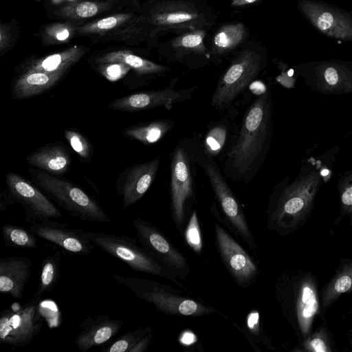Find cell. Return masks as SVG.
<instances>
[{
  "mask_svg": "<svg viewBox=\"0 0 352 352\" xmlns=\"http://www.w3.org/2000/svg\"><path fill=\"white\" fill-rule=\"evenodd\" d=\"M82 47L74 46L62 52L30 61L23 72H41L45 73H66L83 56Z\"/></svg>",
  "mask_w": 352,
  "mask_h": 352,
  "instance_id": "obj_27",
  "label": "cell"
},
{
  "mask_svg": "<svg viewBox=\"0 0 352 352\" xmlns=\"http://www.w3.org/2000/svg\"><path fill=\"white\" fill-rule=\"evenodd\" d=\"M337 190L339 196L340 213L335 219L339 223L344 217H352V168L345 170L338 177Z\"/></svg>",
  "mask_w": 352,
  "mask_h": 352,
  "instance_id": "obj_33",
  "label": "cell"
},
{
  "mask_svg": "<svg viewBox=\"0 0 352 352\" xmlns=\"http://www.w3.org/2000/svg\"><path fill=\"white\" fill-rule=\"evenodd\" d=\"M263 53L247 48L241 50L230 62L220 76L210 101L219 112L235 111L236 102L252 85L265 68Z\"/></svg>",
  "mask_w": 352,
  "mask_h": 352,
  "instance_id": "obj_3",
  "label": "cell"
},
{
  "mask_svg": "<svg viewBox=\"0 0 352 352\" xmlns=\"http://www.w3.org/2000/svg\"><path fill=\"white\" fill-rule=\"evenodd\" d=\"M349 223H350L351 228L352 229V217L349 218Z\"/></svg>",
  "mask_w": 352,
  "mask_h": 352,
  "instance_id": "obj_44",
  "label": "cell"
},
{
  "mask_svg": "<svg viewBox=\"0 0 352 352\" xmlns=\"http://www.w3.org/2000/svg\"><path fill=\"white\" fill-rule=\"evenodd\" d=\"M129 17L130 15L125 14L108 16L84 26L81 28V31L85 33H102L116 28Z\"/></svg>",
  "mask_w": 352,
  "mask_h": 352,
  "instance_id": "obj_37",
  "label": "cell"
},
{
  "mask_svg": "<svg viewBox=\"0 0 352 352\" xmlns=\"http://www.w3.org/2000/svg\"><path fill=\"white\" fill-rule=\"evenodd\" d=\"M29 172L46 195L72 216L81 221L100 223L111 221L94 198L70 181L33 168Z\"/></svg>",
  "mask_w": 352,
  "mask_h": 352,
  "instance_id": "obj_6",
  "label": "cell"
},
{
  "mask_svg": "<svg viewBox=\"0 0 352 352\" xmlns=\"http://www.w3.org/2000/svg\"><path fill=\"white\" fill-rule=\"evenodd\" d=\"M65 73L29 72L21 73L11 85L10 94L16 100L35 97L54 87Z\"/></svg>",
  "mask_w": 352,
  "mask_h": 352,
  "instance_id": "obj_24",
  "label": "cell"
},
{
  "mask_svg": "<svg viewBox=\"0 0 352 352\" xmlns=\"http://www.w3.org/2000/svg\"><path fill=\"white\" fill-rule=\"evenodd\" d=\"M29 229L37 237L56 245L64 254L87 256L94 250L84 230L69 228L65 223L46 219L32 223Z\"/></svg>",
  "mask_w": 352,
  "mask_h": 352,
  "instance_id": "obj_16",
  "label": "cell"
},
{
  "mask_svg": "<svg viewBox=\"0 0 352 352\" xmlns=\"http://www.w3.org/2000/svg\"><path fill=\"white\" fill-rule=\"evenodd\" d=\"M151 331V327H147L126 332L105 347H102L101 351L104 352H129L142 337Z\"/></svg>",
  "mask_w": 352,
  "mask_h": 352,
  "instance_id": "obj_34",
  "label": "cell"
},
{
  "mask_svg": "<svg viewBox=\"0 0 352 352\" xmlns=\"http://www.w3.org/2000/svg\"><path fill=\"white\" fill-rule=\"evenodd\" d=\"M33 261L25 256H7L0 259V292L16 298L23 296Z\"/></svg>",
  "mask_w": 352,
  "mask_h": 352,
  "instance_id": "obj_22",
  "label": "cell"
},
{
  "mask_svg": "<svg viewBox=\"0 0 352 352\" xmlns=\"http://www.w3.org/2000/svg\"><path fill=\"white\" fill-rule=\"evenodd\" d=\"M64 134L67 141L79 157L84 160H89L92 153V146L86 137L74 129H66Z\"/></svg>",
  "mask_w": 352,
  "mask_h": 352,
  "instance_id": "obj_36",
  "label": "cell"
},
{
  "mask_svg": "<svg viewBox=\"0 0 352 352\" xmlns=\"http://www.w3.org/2000/svg\"><path fill=\"white\" fill-rule=\"evenodd\" d=\"M75 14L80 18H89L95 16L99 11L98 6L91 1L78 3L75 8Z\"/></svg>",
  "mask_w": 352,
  "mask_h": 352,
  "instance_id": "obj_40",
  "label": "cell"
},
{
  "mask_svg": "<svg viewBox=\"0 0 352 352\" xmlns=\"http://www.w3.org/2000/svg\"><path fill=\"white\" fill-rule=\"evenodd\" d=\"M117 283L137 297L155 305L160 311L172 316H199L216 311L194 300L179 295L169 286L143 278L112 274Z\"/></svg>",
  "mask_w": 352,
  "mask_h": 352,
  "instance_id": "obj_7",
  "label": "cell"
},
{
  "mask_svg": "<svg viewBox=\"0 0 352 352\" xmlns=\"http://www.w3.org/2000/svg\"><path fill=\"white\" fill-rule=\"evenodd\" d=\"M177 80L159 90L135 93L113 100L108 109L115 111L137 112L157 107L170 111L177 103L190 100L198 89L192 86L186 89H175Z\"/></svg>",
  "mask_w": 352,
  "mask_h": 352,
  "instance_id": "obj_15",
  "label": "cell"
},
{
  "mask_svg": "<svg viewBox=\"0 0 352 352\" xmlns=\"http://www.w3.org/2000/svg\"><path fill=\"white\" fill-rule=\"evenodd\" d=\"M308 88L322 95L352 93V63L340 60L304 63L297 67Z\"/></svg>",
  "mask_w": 352,
  "mask_h": 352,
  "instance_id": "obj_12",
  "label": "cell"
},
{
  "mask_svg": "<svg viewBox=\"0 0 352 352\" xmlns=\"http://www.w3.org/2000/svg\"><path fill=\"white\" fill-rule=\"evenodd\" d=\"M284 302L287 317L302 344L313 331L316 318L323 314L316 276L309 271L298 270L287 284Z\"/></svg>",
  "mask_w": 352,
  "mask_h": 352,
  "instance_id": "obj_4",
  "label": "cell"
},
{
  "mask_svg": "<svg viewBox=\"0 0 352 352\" xmlns=\"http://www.w3.org/2000/svg\"><path fill=\"white\" fill-rule=\"evenodd\" d=\"M246 36V27L241 22H232L222 25L213 38V54L216 56L227 54L241 43Z\"/></svg>",
  "mask_w": 352,
  "mask_h": 352,
  "instance_id": "obj_30",
  "label": "cell"
},
{
  "mask_svg": "<svg viewBox=\"0 0 352 352\" xmlns=\"http://www.w3.org/2000/svg\"><path fill=\"white\" fill-rule=\"evenodd\" d=\"M98 64L122 63L131 67L135 73L146 80L155 79L170 72V68L143 58L126 50L107 53L96 60Z\"/></svg>",
  "mask_w": 352,
  "mask_h": 352,
  "instance_id": "obj_25",
  "label": "cell"
},
{
  "mask_svg": "<svg viewBox=\"0 0 352 352\" xmlns=\"http://www.w3.org/2000/svg\"><path fill=\"white\" fill-rule=\"evenodd\" d=\"M216 243L230 274L239 285L245 286L255 278L257 268L243 248L219 224L214 226Z\"/></svg>",
  "mask_w": 352,
  "mask_h": 352,
  "instance_id": "obj_19",
  "label": "cell"
},
{
  "mask_svg": "<svg viewBox=\"0 0 352 352\" xmlns=\"http://www.w3.org/2000/svg\"><path fill=\"white\" fill-rule=\"evenodd\" d=\"M124 325L121 320L111 319L108 315L87 317L80 324L75 344L81 352L104 344L113 338Z\"/></svg>",
  "mask_w": 352,
  "mask_h": 352,
  "instance_id": "obj_21",
  "label": "cell"
},
{
  "mask_svg": "<svg viewBox=\"0 0 352 352\" xmlns=\"http://www.w3.org/2000/svg\"><path fill=\"white\" fill-rule=\"evenodd\" d=\"M260 0H231V6L234 7L244 6Z\"/></svg>",
  "mask_w": 352,
  "mask_h": 352,
  "instance_id": "obj_43",
  "label": "cell"
},
{
  "mask_svg": "<svg viewBox=\"0 0 352 352\" xmlns=\"http://www.w3.org/2000/svg\"><path fill=\"white\" fill-rule=\"evenodd\" d=\"M206 30H195L185 32L174 38L171 41L173 56L177 61L183 59L186 55H197L208 57V49L204 39Z\"/></svg>",
  "mask_w": 352,
  "mask_h": 352,
  "instance_id": "obj_29",
  "label": "cell"
},
{
  "mask_svg": "<svg viewBox=\"0 0 352 352\" xmlns=\"http://www.w3.org/2000/svg\"><path fill=\"white\" fill-rule=\"evenodd\" d=\"M61 253L57 250L43 259L38 289L33 297L41 298L43 294H50L57 285L60 277Z\"/></svg>",
  "mask_w": 352,
  "mask_h": 352,
  "instance_id": "obj_31",
  "label": "cell"
},
{
  "mask_svg": "<svg viewBox=\"0 0 352 352\" xmlns=\"http://www.w3.org/2000/svg\"><path fill=\"white\" fill-rule=\"evenodd\" d=\"M6 182L7 191L4 199L1 198V212L5 211L8 206L18 203L24 210L26 222H41L62 217L60 211L48 197L25 177L8 173Z\"/></svg>",
  "mask_w": 352,
  "mask_h": 352,
  "instance_id": "obj_11",
  "label": "cell"
},
{
  "mask_svg": "<svg viewBox=\"0 0 352 352\" xmlns=\"http://www.w3.org/2000/svg\"><path fill=\"white\" fill-rule=\"evenodd\" d=\"M331 336L325 325L313 331L310 336L301 344L305 351L331 352L333 344Z\"/></svg>",
  "mask_w": 352,
  "mask_h": 352,
  "instance_id": "obj_35",
  "label": "cell"
},
{
  "mask_svg": "<svg viewBox=\"0 0 352 352\" xmlns=\"http://www.w3.org/2000/svg\"><path fill=\"white\" fill-rule=\"evenodd\" d=\"M173 119H159L138 123L124 129L122 133L129 138L148 145L162 140L174 126Z\"/></svg>",
  "mask_w": 352,
  "mask_h": 352,
  "instance_id": "obj_28",
  "label": "cell"
},
{
  "mask_svg": "<svg viewBox=\"0 0 352 352\" xmlns=\"http://www.w3.org/2000/svg\"><path fill=\"white\" fill-rule=\"evenodd\" d=\"M324 179L320 166L308 161L302 164L292 181L287 176L277 184L268 202L269 228L283 236L302 228L311 215Z\"/></svg>",
  "mask_w": 352,
  "mask_h": 352,
  "instance_id": "obj_2",
  "label": "cell"
},
{
  "mask_svg": "<svg viewBox=\"0 0 352 352\" xmlns=\"http://www.w3.org/2000/svg\"><path fill=\"white\" fill-rule=\"evenodd\" d=\"M272 86L265 85L244 111L221 162L224 176L235 182L254 180L269 153L273 135Z\"/></svg>",
  "mask_w": 352,
  "mask_h": 352,
  "instance_id": "obj_1",
  "label": "cell"
},
{
  "mask_svg": "<svg viewBox=\"0 0 352 352\" xmlns=\"http://www.w3.org/2000/svg\"><path fill=\"white\" fill-rule=\"evenodd\" d=\"M217 18V12L205 0H157L146 21L160 30L187 32L208 30Z\"/></svg>",
  "mask_w": 352,
  "mask_h": 352,
  "instance_id": "obj_5",
  "label": "cell"
},
{
  "mask_svg": "<svg viewBox=\"0 0 352 352\" xmlns=\"http://www.w3.org/2000/svg\"><path fill=\"white\" fill-rule=\"evenodd\" d=\"M140 245L160 265L174 276L184 278L189 266L185 257L155 226L136 217L132 219Z\"/></svg>",
  "mask_w": 352,
  "mask_h": 352,
  "instance_id": "obj_14",
  "label": "cell"
},
{
  "mask_svg": "<svg viewBox=\"0 0 352 352\" xmlns=\"http://www.w3.org/2000/svg\"><path fill=\"white\" fill-rule=\"evenodd\" d=\"M2 236L5 245L8 248L32 249L37 246L36 236L29 228L5 224L2 227Z\"/></svg>",
  "mask_w": 352,
  "mask_h": 352,
  "instance_id": "obj_32",
  "label": "cell"
},
{
  "mask_svg": "<svg viewBox=\"0 0 352 352\" xmlns=\"http://www.w3.org/2000/svg\"><path fill=\"white\" fill-rule=\"evenodd\" d=\"M39 297L16 309H6L0 315V342L15 347L28 344L40 332L43 321Z\"/></svg>",
  "mask_w": 352,
  "mask_h": 352,
  "instance_id": "obj_13",
  "label": "cell"
},
{
  "mask_svg": "<svg viewBox=\"0 0 352 352\" xmlns=\"http://www.w3.org/2000/svg\"><path fill=\"white\" fill-rule=\"evenodd\" d=\"M26 162L33 167L56 175L65 174L72 165L67 148L58 141L38 148L27 156Z\"/></svg>",
  "mask_w": 352,
  "mask_h": 352,
  "instance_id": "obj_23",
  "label": "cell"
},
{
  "mask_svg": "<svg viewBox=\"0 0 352 352\" xmlns=\"http://www.w3.org/2000/svg\"><path fill=\"white\" fill-rule=\"evenodd\" d=\"M235 112H227L223 118L212 122L199 144L202 152L209 158L222 162L232 142L237 124Z\"/></svg>",
  "mask_w": 352,
  "mask_h": 352,
  "instance_id": "obj_20",
  "label": "cell"
},
{
  "mask_svg": "<svg viewBox=\"0 0 352 352\" xmlns=\"http://www.w3.org/2000/svg\"><path fill=\"white\" fill-rule=\"evenodd\" d=\"M352 292V259L340 260L335 274L322 288L320 301L322 312L325 311L344 293Z\"/></svg>",
  "mask_w": 352,
  "mask_h": 352,
  "instance_id": "obj_26",
  "label": "cell"
},
{
  "mask_svg": "<svg viewBox=\"0 0 352 352\" xmlns=\"http://www.w3.org/2000/svg\"><path fill=\"white\" fill-rule=\"evenodd\" d=\"M160 157L126 168L117 177L116 191L123 209L139 201L153 184L160 164Z\"/></svg>",
  "mask_w": 352,
  "mask_h": 352,
  "instance_id": "obj_18",
  "label": "cell"
},
{
  "mask_svg": "<svg viewBox=\"0 0 352 352\" xmlns=\"http://www.w3.org/2000/svg\"><path fill=\"white\" fill-rule=\"evenodd\" d=\"M152 340L151 332L142 337L129 352H146Z\"/></svg>",
  "mask_w": 352,
  "mask_h": 352,
  "instance_id": "obj_42",
  "label": "cell"
},
{
  "mask_svg": "<svg viewBox=\"0 0 352 352\" xmlns=\"http://www.w3.org/2000/svg\"><path fill=\"white\" fill-rule=\"evenodd\" d=\"M299 7L304 16L321 33L352 41V15L316 0H300Z\"/></svg>",
  "mask_w": 352,
  "mask_h": 352,
  "instance_id": "obj_17",
  "label": "cell"
},
{
  "mask_svg": "<svg viewBox=\"0 0 352 352\" xmlns=\"http://www.w3.org/2000/svg\"><path fill=\"white\" fill-rule=\"evenodd\" d=\"M98 69L107 80L115 82L124 77L131 67L122 63H109L99 64Z\"/></svg>",
  "mask_w": 352,
  "mask_h": 352,
  "instance_id": "obj_39",
  "label": "cell"
},
{
  "mask_svg": "<svg viewBox=\"0 0 352 352\" xmlns=\"http://www.w3.org/2000/svg\"><path fill=\"white\" fill-rule=\"evenodd\" d=\"M85 236L109 254L122 261L131 270L166 278L176 282L175 276L155 261L135 239L102 232L85 231Z\"/></svg>",
  "mask_w": 352,
  "mask_h": 352,
  "instance_id": "obj_10",
  "label": "cell"
},
{
  "mask_svg": "<svg viewBox=\"0 0 352 352\" xmlns=\"http://www.w3.org/2000/svg\"><path fill=\"white\" fill-rule=\"evenodd\" d=\"M170 192L173 219L177 227L185 220L187 207L195 199L196 164L192 138L181 140L170 155Z\"/></svg>",
  "mask_w": 352,
  "mask_h": 352,
  "instance_id": "obj_9",
  "label": "cell"
},
{
  "mask_svg": "<svg viewBox=\"0 0 352 352\" xmlns=\"http://www.w3.org/2000/svg\"><path fill=\"white\" fill-rule=\"evenodd\" d=\"M192 147L195 162L204 170L226 218L247 245L252 249L256 248L241 204L227 183L219 164L202 152L198 136L192 138Z\"/></svg>",
  "mask_w": 352,
  "mask_h": 352,
  "instance_id": "obj_8",
  "label": "cell"
},
{
  "mask_svg": "<svg viewBox=\"0 0 352 352\" xmlns=\"http://www.w3.org/2000/svg\"><path fill=\"white\" fill-rule=\"evenodd\" d=\"M72 29L63 25H55L47 30L48 35L57 41L62 42L67 40L71 36Z\"/></svg>",
  "mask_w": 352,
  "mask_h": 352,
  "instance_id": "obj_41",
  "label": "cell"
},
{
  "mask_svg": "<svg viewBox=\"0 0 352 352\" xmlns=\"http://www.w3.org/2000/svg\"><path fill=\"white\" fill-rule=\"evenodd\" d=\"M185 239L195 252L200 254L202 249V240L197 211L194 210L185 230Z\"/></svg>",
  "mask_w": 352,
  "mask_h": 352,
  "instance_id": "obj_38",
  "label": "cell"
}]
</instances>
